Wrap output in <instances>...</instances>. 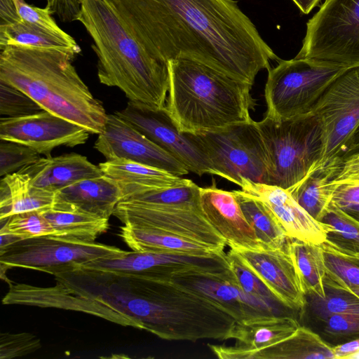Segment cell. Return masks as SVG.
<instances>
[{
  "label": "cell",
  "instance_id": "24",
  "mask_svg": "<svg viewBox=\"0 0 359 359\" xmlns=\"http://www.w3.org/2000/svg\"><path fill=\"white\" fill-rule=\"evenodd\" d=\"M122 198L119 187L104 175L82 180L55 192L56 201L107 219Z\"/></svg>",
  "mask_w": 359,
  "mask_h": 359
},
{
  "label": "cell",
  "instance_id": "10",
  "mask_svg": "<svg viewBox=\"0 0 359 359\" xmlns=\"http://www.w3.org/2000/svg\"><path fill=\"white\" fill-rule=\"evenodd\" d=\"M311 113L323 130L322 156L311 170L324 168L339 157L359 124V67L348 68L325 89Z\"/></svg>",
  "mask_w": 359,
  "mask_h": 359
},
{
  "label": "cell",
  "instance_id": "40",
  "mask_svg": "<svg viewBox=\"0 0 359 359\" xmlns=\"http://www.w3.org/2000/svg\"><path fill=\"white\" fill-rule=\"evenodd\" d=\"M40 339L27 333L2 332L0 334V358L10 359L34 353L41 348Z\"/></svg>",
  "mask_w": 359,
  "mask_h": 359
},
{
  "label": "cell",
  "instance_id": "15",
  "mask_svg": "<svg viewBox=\"0 0 359 359\" xmlns=\"http://www.w3.org/2000/svg\"><path fill=\"white\" fill-rule=\"evenodd\" d=\"M81 267L164 278L189 270L215 274L224 273L231 270L227 254L224 252L210 256H196L133 251L119 257L96 259Z\"/></svg>",
  "mask_w": 359,
  "mask_h": 359
},
{
  "label": "cell",
  "instance_id": "22",
  "mask_svg": "<svg viewBox=\"0 0 359 359\" xmlns=\"http://www.w3.org/2000/svg\"><path fill=\"white\" fill-rule=\"evenodd\" d=\"M18 171L25 174L32 185L54 192L82 180L103 175L99 165L74 153L40 158Z\"/></svg>",
  "mask_w": 359,
  "mask_h": 359
},
{
  "label": "cell",
  "instance_id": "26",
  "mask_svg": "<svg viewBox=\"0 0 359 359\" xmlns=\"http://www.w3.org/2000/svg\"><path fill=\"white\" fill-rule=\"evenodd\" d=\"M41 213L51 224L55 238L95 242L109 229V219L81 210L55 198L53 206Z\"/></svg>",
  "mask_w": 359,
  "mask_h": 359
},
{
  "label": "cell",
  "instance_id": "30",
  "mask_svg": "<svg viewBox=\"0 0 359 359\" xmlns=\"http://www.w3.org/2000/svg\"><path fill=\"white\" fill-rule=\"evenodd\" d=\"M8 46L55 48L80 53L81 49L69 34H58L32 23L21 22L0 25V50Z\"/></svg>",
  "mask_w": 359,
  "mask_h": 359
},
{
  "label": "cell",
  "instance_id": "17",
  "mask_svg": "<svg viewBox=\"0 0 359 359\" xmlns=\"http://www.w3.org/2000/svg\"><path fill=\"white\" fill-rule=\"evenodd\" d=\"M239 187L259 199L270 210L291 239L320 245L333 232L331 225L311 216L287 189L244 178Z\"/></svg>",
  "mask_w": 359,
  "mask_h": 359
},
{
  "label": "cell",
  "instance_id": "39",
  "mask_svg": "<svg viewBox=\"0 0 359 359\" xmlns=\"http://www.w3.org/2000/svg\"><path fill=\"white\" fill-rule=\"evenodd\" d=\"M323 251L327 268L325 285L332 284L359 287V266L331 252Z\"/></svg>",
  "mask_w": 359,
  "mask_h": 359
},
{
  "label": "cell",
  "instance_id": "19",
  "mask_svg": "<svg viewBox=\"0 0 359 359\" xmlns=\"http://www.w3.org/2000/svg\"><path fill=\"white\" fill-rule=\"evenodd\" d=\"M200 200L204 216L231 249L263 250L233 191L219 189L213 182L200 187Z\"/></svg>",
  "mask_w": 359,
  "mask_h": 359
},
{
  "label": "cell",
  "instance_id": "53",
  "mask_svg": "<svg viewBox=\"0 0 359 359\" xmlns=\"http://www.w3.org/2000/svg\"><path fill=\"white\" fill-rule=\"evenodd\" d=\"M348 359H359V351L351 355Z\"/></svg>",
  "mask_w": 359,
  "mask_h": 359
},
{
  "label": "cell",
  "instance_id": "50",
  "mask_svg": "<svg viewBox=\"0 0 359 359\" xmlns=\"http://www.w3.org/2000/svg\"><path fill=\"white\" fill-rule=\"evenodd\" d=\"M304 14L309 13L320 0H292Z\"/></svg>",
  "mask_w": 359,
  "mask_h": 359
},
{
  "label": "cell",
  "instance_id": "18",
  "mask_svg": "<svg viewBox=\"0 0 359 359\" xmlns=\"http://www.w3.org/2000/svg\"><path fill=\"white\" fill-rule=\"evenodd\" d=\"M235 250L283 304L304 310L306 296L287 245L278 250Z\"/></svg>",
  "mask_w": 359,
  "mask_h": 359
},
{
  "label": "cell",
  "instance_id": "13",
  "mask_svg": "<svg viewBox=\"0 0 359 359\" xmlns=\"http://www.w3.org/2000/svg\"><path fill=\"white\" fill-rule=\"evenodd\" d=\"M115 113L170 153L189 172L199 176L204 174L215 175L204 154L187 133H182L177 130L165 107L155 109L129 100L123 109Z\"/></svg>",
  "mask_w": 359,
  "mask_h": 359
},
{
  "label": "cell",
  "instance_id": "42",
  "mask_svg": "<svg viewBox=\"0 0 359 359\" xmlns=\"http://www.w3.org/2000/svg\"><path fill=\"white\" fill-rule=\"evenodd\" d=\"M17 7L23 20L51 32L61 35L67 34L55 22L52 17L53 13L48 5L45 8H39L28 4L24 0H20L17 2Z\"/></svg>",
  "mask_w": 359,
  "mask_h": 359
},
{
  "label": "cell",
  "instance_id": "33",
  "mask_svg": "<svg viewBox=\"0 0 359 359\" xmlns=\"http://www.w3.org/2000/svg\"><path fill=\"white\" fill-rule=\"evenodd\" d=\"M229 266L237 284L245 292L275 304L283 305L233 249L227 253ZM287 307V306H286Z\"/></svg>",
  "mask_w": 359,
  "mask_h": 359
},
{
  "label": "cell",
  "instance_id": "9",
  "mask_svg": "<svg viewBox=\"0 0 359 359\" xmlns=\"http://www.w3.org/2000/svg\"><path fill=\"white\" fill-rule=\"evenodd\" d=\"M128 252L97 242L41 236L20 240L0 251V264L6 269L20 267L55 276L96 259L119 257Z\"/></svg>",
  "mask_w": 359,
  "mask_h": 359
},
{
  "label": "cell",
  "instance_id": "14",
  "mask_svg": "<svg viewBox=\"0 0 359 359\" xmlns=\"http://www.w3.org/2000/svg\"><path fill=\"white\" fill-rule=\"evenodd\" d=\"M89 134L86 128L45 110L0 120V140L20 143L46 156L59 146L85 144Z\"/></svg>",
  "mask_w": 359,
  "mask_h": 359
},
{
  "label": "cell",
  "instance_id": "44",
  "mask_svg": "<svg viewBox=\"0 0 359 359\" xmlns=\"http://www.w3.org/2000/svg\"><path fill=\"white\" fill-rule=\"evenodd\" d=\"M83 0H49L47 5L64 22L77 21Z\"/></svg>",
  "mask_w": 359,
  "mask_h": 359
},
{
  "label": "cell",
  "instance_id": "54",
  "mask_svg": "<svg viewBox=\"0 0 359 359\" xmlns=\"http://www.w3.org/2000/svg\"><path fill=\"white\" fill-rule=\"evenodd\" d=\"M47 1H48L49 0H46Z\"/></svg>",
  "mask_w": 359,
  "mask_h": 359
},
{
  "label": "cell",
  "instance_id": "36",
  "mask_svg": "<svg viewBox=\"0 0 359 359\" xmlns=\"http://www.w3.org/2000/svg\"><path fill=\"white\" fill-rule=\"evenodd\" d=\"M321 222L333 228L327 238L359 249V221L331 202Z\"/></svg>",
  "mask_w": 359,
  "mask_h": 359
},
{
  "label": "cell",
  "instance_id": "7",
  "mask_svg": "<svg viewBox=\"0 0 359 359\" xmlns=\"http://www.w3.org/2000/svg\"><path fill=\"white\" fill-rule=\"evenodd\" d=\"M187 134L206 156L216 175L238 186L243 178L268 184V156L255 121L211 132Z\"/></svg>",
  "mask_w": 359,
  "mask_h": 359
},
{
  "label": "cell",
  "instance_id": "16",
  "mask_svg": "<svg viewBox=\"0 0 359 359\" xmlns=\"http://www.w3.org/2000/svg\"><path fill=\"white\" fill-rule=\"evenodd\" d=\"M94 147L107 160L124 158L180 177L189 172L173 156L116 113L107 114L104 131L98 135Z\"/></svg>",
  "mask_w": 359,
  "mask_h": 359
},
{
  "label": "cell",
  "instance_id": "4",
  "mask_svg": "<svg viewBox=\"0 0 359 359\" xmlns=\"http://www.w3.org/2000/svg\"><path fill=\"white\" fill-rule=\"evenodd\" d=\"M165 109L182 133L197 134L252 121V85L194 60L168 62Z\"/></svg>",
  "mask_w": 359,
  "mask_h": 359
},
{
  "label": "cell",
  "instance_id": "25",
  "mask_svg": "<svg viewBox=\"0 0 359 359\" xmlns=\"http://www.w3.org/2000/svg\"><path fill=\"white\" fill-rule=\"evenodd\" d=\"M119 236L133 251L138 252H168L196 256L219 253L206 245L177 234L138 224H124L120 227Z\"/></svg>",
  "mask_w": 359,
  "mask_h": 359
},
{
  "label": "cell",
  "instance_id": "48",
  "mask_svg": "<svg viewBox=\"0 0 359 359\" xmlns=\"http://www.w3.org/2000/svg\"><path fill=\"white\" fill-rule=\"evenodd\" d=\"M333 352L337 359L347 358L359 351V337L332 347Z\"/></svg>",
  "mask_w": 359,
  "mask_h": 359
},
{
  "label": "cell",
  "instance_id": "21",
  "mask_svg": "<svg viewBox=\"0 0 359 359\" xmlns=\"http://www.w3.org/2000/svg\"><path fill=\"white\" fill-rule=\"evenodd\" d=\"M299 326L291 316L236 322L229 336V339L236 340L234 346L208 344V346L219 358L236 359L243 352L259 350L281 341L292 335Z\"/></svg>",
  "mask_w": 359,
  "mask_h": 359
},
{
  "label": "cell",
  "instance_id": "45",
  "mask_svg": "<svg viewBox=\"0 0 359 359\" xmlns=\"http://www.w3.org/2000/svg\"><path fill=\"white\" fill-rule=\"evenodd\" d=\"M334 185L332 203L339 208L359 205V184H339Z\"/></svg>",
  "mask_w": 359,
  "mask_h": 359
},
{
  "label": "cell",
  "instance_id": "49",
  "mask_svg": "<svg viewBox=\"0 0 359 359\" xmlns=\"http://www.w3.org/2000/svg\"><path fill=\"white\" fill-rule=\"evenodd\" d=\"M0 238V251L5 250L12 244L22 240L18 236L10 232L3 224H1Z\"/></svg>",
  "mask_w": 359,
  "mask_h": 359
},
{
  "label": "cell",
  "instance_id": "11",
  "mask_svg": "<svg viewBox=\"0 0 359 359\" xmlns=\"http://www.w3.org/2000/svg\"><path fill=\"white\" fill-rule=\"evenodd\" d=\"M113 215L123 224L153 227L177 234L224 252L225 241L214 229L202 210L184 206L121 201Z\"/></svg>",
  "mask_w": 359,
  "mask_h": 359
},
{
  "label": "cell",
  "instance_id": "34",
  "mask_svg": "<svg viewBox=\"0 0 359 359\" xmlns=\"http://www.w3.org/2000/svg\"><path fill=\"white\" fill-rule=\"evenodd\" d=\"M323 298L309 297L313 314L321 321L335 314H359V298L347 292L330 289Z\"/></svg>",
  "mask_w": 359,
  "mask_h": 359
},
{
  "label": "cell",
  "instance_id": "38",
  "mask_svg": "<svg viewBox=\"0 0 359 359\" xmlns=\"http://www.w3.org/2000/svg\"><path fill=\"white\" fill-rule=\"evenodd\" d=\"M0 177L18 172L41 157L34 149L13 141L0 140Z\"/></svg>",
  "mask_w": 359,
  "mask_h": 359
},
{
  "label": "cell",
  "instance_id": "1",
  "mask_svg": "<svg viewBox=\"0 0 359 359\" xmlns=\"http://www.w3.org/2000/svg\"><path fill=\"white\" fill-rule=\"evenodd\" d=\"M147 50L168 62L184 58L253 85L280 59L234 0H110Z\"/></svg>",
  "mask_w": 359,
  "mask_h": 359
},
{
  "label": "cell",
  "instance_id": "29",
  "mask_svg": "<svg viewBox=\"0 0 359 359\" xmlns=\"http://www.w3.org/2000/svg\"><path fill=\"white\" fill-rule=\"evenodd\" d=\"M233 193L263 250L287 247L290 238L270 210L259 199L243 190Z\"/></svg>",
  "mask_w": 359,
  "mask_h": 359
},
{
  "label": "cell",
  "instance_id": "20",
  "mask_svg": "<svg viewBox=\"0 0 359 359\" xmlns=\"http://www.w3.org/2000/svg\"><path fill=\"white\" fill-rule=\"evenodd\" d=\"M2 302L4 304L51 306L82 311L121 325L138 329L137 325L129 318L97 301L72 294L58 283L52 287L11 285Z\"/></svg>",
  "mask_w": 359,
  "mask_h": 359
},
{
  "label": "cell",
  "instance_id": "32",
  "mask_svg": "<svg viewBox=\"0 0 359 359\" xmlns=\"http://www.w3.org/2000/svg\"><path fill=\"white\" fill-rule=\"evenodd\" d=\"M287 246L306 296L324 297L327 268L321 245L290 238Z\"/></svg>",
  "mask_w": 359,
  "mask_h": 359
},
{
  "label": "cell",
  "instance_id": "51",
  "mask_svg": "<svg viewBox=\"0 0 359 359\" xmlns=\"http://www.w3.org/2000/svg\"><path fill=\"white\" fill-rule=\"evenodd\" d=\"M325 288L341 290L351 293L359 298V287H349L346 285H325Z\"/></svg>",
  "mask_w": 359,
  "mask_h": 359
},
{
  "label": "cell",
  "instance_id": "2",
  "mask_svg": "<svg viewBox=\"0 0 359 359\" xmlns=\"http://www.w3.org/2000/svg\"><path fill=\"white\" fill-rule=\"evenodd\" d=\"M76 55L55 48L6 47L0 53V81L27 94L43 110L99 135L107 114L73 65Z\"/></svg>",
  "mask_w": 359,
  "mask_h": 359
},
{
  "label": "cell",
  "instance_id": "37",
  "mask_svg": "<svg viewBox=\"0 0 359 359\" xmlns=\"http://www.w3.org/2000/svg\"><path fill=\"white\" fill-rule=\"evenodd\" d=\"M43 109L20 90L0 81V114L1 117H20Z\"/></svg>",
  "mask_w": 359,
  "mask_h": 359
},
{
  "label": "cell",
  "instance_id": "8",
  "mask_svg": "<svg viewBox=\"0 0 359 359\" xmlns=\"http://www.w3.org/2000/svg\"><path fill=\"white\" fill-rule=\"evenodd\" d=\"M294 58H315L359 67V0H325L306 23Z\"/></svg>",
  "mask_w": 359,
  "mask_h": 359
},
{
  "label": "cell",
  "instance_id": "31",
  "mask_svg": "<svg viewBox=\"0 0 359 359\" xmlns=\"http://www.w3.org/2000/svg\"><path fill=\"white\" fill-rule=\"evenodd\" d=\"M335 170V164L329 163L323 168L311 171L299 183L287 189L299 205L320 222L332 200L334 185L330 184V180Z\"/></svg>",
  "mask_w": 359,
  "mask_h": 359
},
{
  "label": "cell",
  "instance_id": "47",
  "mask_svg": "<svg viewBox=\"0 0 359 359\" xmlns=\"http://www.w3.org/2000/svg\"><path fill=\"white\" fill-rule=\"evenodd\" d=\"M23 20L18 13L16 0H0V25H6Z\"/></svg>",
  "mask_w": 359,
  "mask_h": 359
},
{
  "label": "cell",
  "instance_id": "23",
  "mask_svg": "<svg viewBox=\"0 0 359 359\" xmlns=\"http://www.w3.org/2000/svg\"><path fill=\"white\" fill-rule=\"evenodd\" d=\"M98 165L103 175L113 180L119 187L122 200L136 194L179 185L187 180L124 158L107 160Z\"/></svg>",
  "mask_w": 359,
  "mask_h": 359
},
{
  "label": "cell",
  "instance_id": "28",
  "mask_svg": "<svg viewBox=\"0 0 359 359\" xmlns=\"http://www.w3.org/2000/svg\"><path fill=\"white\" fill-rule=\"evenodd\" d=\"M333 348L311 330L299 326L290 337L268 347L240 353L236 359H334Z\"/></svg>",
  "mask_w": 359,
  "mask_h": 359
},
{
  "label": "cell",
  "instance_id": "12",
  "mask_svg": "<svg viewBox=\"0 0 359 359\" xmlns=\"http://www.w3.org/2000/svg\"><path fill=\"white\" fill-rule=\"evenodd\" d=\"M168 278L214 302L229 313L236 322L290 316L288 313L292 310L285 306L273 304L243 290L231 270L219 274L189 270Z\"/></svg>",
  "mask_w": 359,
  "mask_h": 359
},
{
  "label": "cell",
  "instance_id": "41",
  "mask_svg": "<svg viewBox=\"0 0 359 359\" xmlns=\"http://www.w3.org/2000/svg\"><path fill=\"white\" fill-rule=\"evenodd\" d=\"M331 184H359V144L345 149L337 158Z\"/></svg>",
  "mask_w": 359,
  "mask_h": 359
},
{
  "label": "cell",
  "instance_id": "35",
  "mask_svg": "<svg viewBox=\"0 0 359 359\" xmlns=\"http://www.w3.org/2000/svg\"><path fill=\"white\" fill-rule=\"evenodd\" d=\"M0 221L1 224L22 240L53 236L55 233L51 224L39 210L18 213Z\"/></svg>",
  "mask_w": 359,
  "mask_h": 359
},
{
  "label": "cell",
  "instance_id": "6",
  "mask_svg": "<svg viewBox=\"0 0 359 359\" xmlns=\"http://www.w3.org/2000/svg\"><path fill=\"white\" fill-rule=\"evenodd\" d=\"M348 68L315 58L278 60L268 69L265 117L283 121L311 113L327 86Z\"/></svg>",
  "mask_w": 359,
  "mask_h": 359
},
{
  "label": "cell",
  "instance_id": "27",
  "mask_svg": "<svg viewBox=\"0 0 359 359\" xmlns=\"http://www.w3.org/2000/svg\"><path fill=\"white\" fill-rule=\"evenodd\" d=\"M55 198V192L32 185L24 173L5 175L0 181V220L20 212L46 210Z\"/></svg>",
  "mask_w": 359,
  "mask_h": 359
},
{
  "label": "cell",
  "instance_id": "52",
  "mask_svg": "<svg viewBox=\"0 0 359 359\" xmlns=\"http://www.w3.org/2000/svg\"><path fill=\"white\" fill-rule=\"evenodd\" d=\"M359 144V124L346 142L344 150Z\"/></svg>",
  "mask_w": 359,
  "mask_h": 359
},
{
  "label": "cell",
  "instance_id": "5",
  "mask_svg": "<svg viewBox=\"0 0 359 359\" xmlns=\"http://www.w3.org/2000/svg\"><path fill=\"white\" fill-rule=\"evenodd\" d=\"M269 160V183L290 189L319 162L323 150V130L313 114L275 121H255Z\"/></svg>",
  "mask_w": 359,
  "mask_h": 359
},
{
  "label": "cell",
  "instance_id": "3",
  "mask_svg": "<svg viewBox=\"0 0 359 359\" xmlns=\"http://www.w3.org/2000/svg\"><path fill=\"white\" fill-rule=\"evenodd\" d=\"M77 21L93 40L101 83L116 87L130 101L165 107L168 64L150 54L126 27L110 0H83Z\"/></svg>",
  "mask_w": 359,
  "mask_h": 359
},
{
  "label": "cell",
  "instance_id": "43",
  "mask_svg": "<svg viewBox=\"0 0 359 359\" xmlns=\"http://www.w3.org/2000/svg\"><path fill=\"white\" fill-rule=\"evenodd\" d=\"M325 332L335 337H359V314H335L324 321Z\"/></svg>",
  "mask_w": 359,
  "mask_h": 359
},
{
  "label": "cell",
  "instance_id": "46",
  "mask_svg": "<svg viewBox=\"0 0 359 359\" xmlns=\"http://www.w3.org/2000/svg\"><path fill=\"white\" fill-rule=\"evenodd\" d=\"M323 250L331 252L359 266V249L351 248L329 238L320 244Z\"/></svg>",
  "mask_w": 359,
  "mask_h": 359
}]
</instances>
